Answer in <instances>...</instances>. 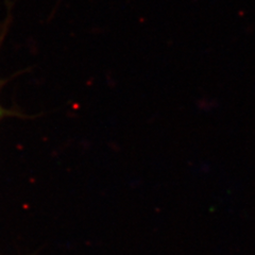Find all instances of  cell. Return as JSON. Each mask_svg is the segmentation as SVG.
<instances>
[{"mask_svg":"<svg viewBox=\"0 0 255 255\" xmlns=\"http://www.w3.org/2000/svg\"><path fill=\"white\" fill-rule=\"evenodd\" d=\"M5 114H6V111L1 106H0V118H1L2 116H4Z\"/></svg>","mask_w":255,"mask_h":255,"instance_id":"6da1fadb","label":"cell"}]
</instances>
